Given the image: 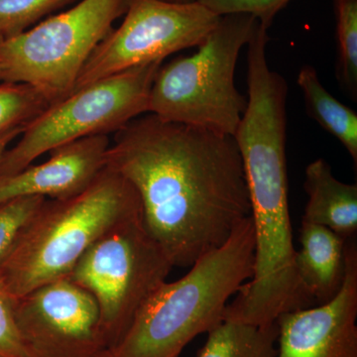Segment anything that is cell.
<instances>
[{"mask_svg": "<svg viewBox=\"0 0 357 357\" xmlns=\"http://www.w3.org/2000/svg\"><path fill=\"white\" fill-rule=\"evenodd\" d=\"M105 166L133 185L143 225L174 267H191L250 217L234 136L143 114L114 133Z\"/></svg>", "mask_w": 357, "mask_h": 357, "instance_id": "obj_1", "label": "cell"}, {"mask_svg": "<svg viewBox=\"0 0 357 357\" xmlns=\"http://www.w3.org/2000/svg\"><path fill=\"white\" fill-rule=\"evenodd\" d=\"M243 158L255 234L250 280L225 307L223 319L265 325L284 312L316 306L296 270L288 201L286 132L274 124H256L236 138Z\"/></svg>", "mask_w": 357, "mask_h": 357, "instance_id": "obj_2", "label": "cell"}, {"mask_svg": "<svg viewBox=\"0 0 357 357\" xmlns=\"http://www.w3.org/2000/svg\"><path fill=\"white\" fill-rule=\"evenodd\" d=\"M255 250L249 217L227 243L199 257L185 276L162 283L121 340L98 357H178L195 337L222 321L230 298L252 277Z\"/></svg>", "mask_w": 357, "mask_h": 357, "instance_id": "obj_3", "label": "cell"}, {"mask_svg": "<svg viewBox=\"0 0 357 357\" xmlns=\"http://www.w3.org/2000/svg\"><path fill=\"white\" fill-rule=\"evenodd\" d=\"M140 215V199L133 185L105 166L76 196L45 201L0 267V291L14 301L69 276L103 234Z\"/></svg>", "mask_w": 357, "mask_h": 357, "instance_id": "obj_4", "label": "cell"}, {"mask_svg": "<svg viewBox=\"0 0 357 357\" xmlns=\"http://www.w3.org/2000/svg\"><path fill=\"white\" fill-rule=\"evenodd\" d=\"M256 22L250 14L223 15L194 54L162 64L148 112L161 121L234 136L248 105L234 82L237 60Z\"/></svg>", "mask_w": 357, "mask_h": 357, "instance_id": "obj_5", "label": "cell"}, {"mask_svg": "<svg viewBox=\"0 0 357 357\" xmlns=\"http://www.w3.org/2000/svg\"><path fill=\"white\" fill-rule=\"evenodd\" d=\"M128 0H81L0 41V82L38 89L51 105L72 93L91 54L126 13Z\"/></svg>", "mask_w": 357, "mask_h": 357, "instance_id": "obj_6", "label": "cell"}, {"mask_svg": "<svg viewBox=\"0 0 357 357\" xmlns=\"http://www.w3.org/2000/svg\"><path fill=\"white\" fill-rule=\"evenodd\" d=\"M163 62L137 66L77 89L23 128L2 155L0 177L20 172L55 148L121 130L148 112L150 89Z\"/></svg>", "mask_w": 357, "mask_h": 357, "instance_id": "obj_7", "label": "cell"}, {"mask_svg": "<svg viewBox=\"0 0 357 357\" xmlns=\"http://www.w3.org/2000/svg\"><path fill=\"white\" fill-rule=\"evenodd\" d=\"M173 267L148 234L142 215L115 225L84 253L68 277L98 303L105 349L121 340Z\"/></svg>", "mask_w": 357, "mask_h": 357, "instance_id": "obj_8", "label": "cell"}, {"mask_svg": "<svg viewBox=\"0 0 357 357\" xmlns=\"http://www.w3.org/2000/svg\"><path fill=\"white\" fill-rule=\"evenodd\" d=\"M123 15L121 24L91 54L72 93L117 73L163 62L174 53L198 47L222 18L198 0L187 3L128 0Z\"/></svg>", "mask_w": 357, "mask_h": 357, "instance_id": "obj_9", "label": "cell"}, {"mask_svg": "<svg viewBox=\"0 0 357 357\" xmlns=\"http://www.w3.org/2000/svg\"><path fill=\"white\" fill-rule=\"evenodd\" d=\"M13 312L31 357H98L105 349L98 303L69 277L14 300Z\"/></svg>", "mask_w": 357, "mask_h": 357, "instance_id": "obj_10", "label": "cell"}, {"mask_svg": "<svg viewBox=\"0 0 357 357\" xmlns=\"http://www.w3.org/2000/svg\"><path fill=\"white\" fill-rule=\"evenodd\" d=\"M357 245L347 241V270L337 295L318 307L284 312L277 357H357Z\"/></svg>", "mask_w": 357, "mask_h": 357, "instance_id": "obj_11", "label": "cell"}, {"mask_svg": "<svg viewBox=\"0 0 357 357\" xmlns=\"http://www.w3.org/2000/svg\"><path fill=\"white\" fill-rule=\"evenodd\" d=\"M109 135L83 138L55 148L38 165L0 177V204L20 197L63 199L86 190L105 167Z\"/></svg>", "mask_w": 357, "mask_h": 357, "instance_id": "obj_12", "label": "cell"}, {"mask_svg": "<svg viewBox=\"0 0 357 357\" xmlns=\"http://www.w3.org/2000/svg\"><path fill=\"white\" fill-rule=\"evenodd\" d=\"M295 265L301 285L314 304L332 300L344 284L347 241L321 225L302 222Z\"/></svg>", "mask_w": 357, "mask_h": 357, "instance_id": "obj_13", "label": "cell"}, {"mask_svg": "<svg viewBox=\"0 0 357 357\" xmlns=\"http://www.w3.org/2000/svg\"><path fill=\"white\" fill-rule=\"evenodd\" d=\"M305 191L309 197L302 222L314 223L344 238L357 232V185L333 176L325 159L314 160L305 172Z\"/></svg>", "mask_w": 357, "mask_h": 357, "instance_id": "obj_14", "label": "cell"}, {"mask_svg": "<svg viewBox=\"0 0 357 357\" xmlns=\"http://www.w3.org/2000/svg\"><path fill=\"white\" fill-rule=\"evenodd\" d=\"M307 114L345 148L357 165V114L337 100L319 82L318 73L306 65L298 74Z\"/></svg>", "mask_w": 357, "mask_h": 357, "instance_id": "obj_15", "label": "cell"}, {"mask_svg": "<svg viewBox=\"0 0 357 357\" xmlns=\"http://www.w3.org/2000/svg\"><path fill=\"white\" fill-rule=\"evenodd\" d=\"M208 333L197 357H277L279 328L276 321L255 325L222 319Z\"/></svg>", "mask_w": 357, "mask_h": 357, "instance_id": "obj_16", "label": "cell"}, {"mask_svg": "<svg viewBox=\"0 0 357 357\" xmlns=\"http://www.w3.org/2000/svg\"><path fill=\"white\" fill-rule=\"evenodd\" d=\"M337 79L351 98L357 96V0H335Z\"/></svg>", "mask_w": 357, "mask_h": 357, "instance_id": "obj_17", "label": "cell"}, {"mask_svg": "<svg viewBox=\"0 0 357 357\" xmlns=\"http://www.w3.org/2000/svg\"><path fill=\"white\" fill-rule=\"evenodd\" d=\"M51 103L29 84L0 82V135L24 128Z\"/></svg>", "mask_w": 357, "mask_h": 357, "instance_id": "obj_18", "label": "cell"}, {"mask_svg": "<svg viewBox=\"0 0 357 357\" xmlns=\"http://www.w3.org/2000/svg\"><path fill=\"white\" fill-rule=\"evenodd\" d=\"M76 0H0V41L38 24L45 16Z\"/></svg>", "mask_w": 357, "mask_h": 357, "instance_id": "obj_19", "label": "cell"}, {"mask_svg": "<svg viewBox=\"0 0 357 357\" xmlns=\"http://www.w3.org/2000/svg\"><path fill=\"white\" fill-rule=\"evenodd\" d=\"M46 199L20 197L0 204V267L13 253L23 231Z\"/></svg>", "mask_w": 357, "mask_h": 357, "instance_id": "obj_20", "label": "cell"}, {"mask_svg": "<svg viewBox=\"0 0 357 357\" xmlns=\"http://www.w3.org/2000/svg\"><path fill=\"white\" fill-rule=\"evenodd\" d=\"M218 15L246 13L267 26L290 0H198Z\"/></svg>", "mask_w": 357, "mask_h": 357, "instance_id": "obj_21", "label": "cell"}, {"mask_svg": "<svg viewBox=\"0 0 357 357\" xmlns=\"http://www.w3.org/2000/svg\"><path fill=\"white\" fill-rule=\"evenodd\" d=\"M14 301L0 291V357H31L18 333Z\"/></svg>", "mask_w": 357, "mask_h": 357, "instance_id": "obj_22", "label": "cell"}, {"mask_svg": "<svg viewBox=\"0 0 357 357\" xmlns=\"http://www.w3.org/2000/svg\"><path fill=\"white\" fill-rule=\"evenodd\" d=\"M23 128H15L0 135V159H1L4 152L10 146L11 143L20 137V134L22 133Z\"/></svg>", "mask_w": 357, "mask_h": 357, "instance_id": "obj_23", "label": "cell"}, {"mask_svg": "<svg viewBox=\"0 0 357 357\" xmlns=\"http://www.w3.org/2000/svg\"><path fill=\"white\" fill-rule=\"evenodd\" d=\"M167 1L178 2V3H187V2L197 1V0H167Z\"/></svg>", "mask_w": 357, "mask_h": 357, "instance_id": "obj_24", "label": "cell"}]
</instances>
